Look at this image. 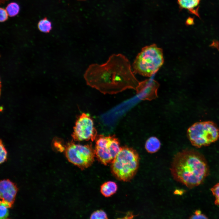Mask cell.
I'll use <instances>...</instances> for the list:
<instances>
[{
    "instance_id": "1",
    "label": "cell",
    "mask_w": 219,
    "mask_h": 219,
    "mask_svg": "<svg viewBox=\"0 0 219 219\" xmlns=\"http://www.w3.org/2000/svg\"><path fill=\"white\" fill-rule=\"evenodd\" d=\"M131 68L124 55L113 54L104 64L90 65L84 78L88 85L104 94H116L129 89L136 90L139 82Z\"/></svg>"
},
{
    "instance_id": "2",
    "label": "cell",
    "mask_w": 219,
    "mask_h": 219,
    "mask_svg": "<svg viewBox=\"0 0 219 219\" xmlns=\"http://www.w3.org/2000/svg\"><path fill=\"white\" fill-rule=\"evenodd\" d=\"M173 178L192 188L201 184L209 169L204 157L194 150L186 149L175 156L170 168Z\"/></svg>"
},
{
    "instance_id": "3",
    "label": "cell",
    "mask_w": 219,
    "mask_h": 219,
    "mask_svg": "<svg viewBox=\"0 0 219 219\" xmlns=\"http://www.w3.org/2000/svg\"><path fill=\"white\" fill-rule=\"evenodd\" d=\"M164 62L162 49L153 44L143 47L133 64L134 72L150 77L156 73Z\"/></svg>"
},
{
    "instance_id": "4",
    "label": "cell",
    "mask_w": 219,
    "mask_h": 219,
    "mask_svg": "<svg viewBox=\"0 0 219 219\" xmlns=\"http://www.w3.org/2000/svg\"><path fill=\"white\" fill-rule=\"evenodd\" d=\"M139 159L138 154L133 148L127 146L121 147L111 163L112 174L119 180L130 181L137 172Z\"/></svg>"
},
{
    "instance_id": "5",
    "label": "cell",
    "mask_w": 219,
    "mask_h": 219,
    "mask_svg": "<svg viewBox=\"0 0 219 219\" xmlns=\"http://www.w3.org/2000/svg\"><path fill=\"white\" fill-rule=\"evenodd\" d=\"M188 137L192 145L199 148L209 145L219 138V129L214 122H197L188 129Z\"/></svg>"
},
{
    "instance_id": "6",
    "label": "cell",
    "mask_w": 219,
    "mask_h": 219,
    "mask_svg": "<svg viewBox=\"0 0 219 219\" xmlns=\"http://www.w3.org/2000/svg\"><path fill=\"white\" fill-rule=\"evenodd\" d=\"M64 150L68 160L82 169L90 167L94 161L95 150L91 144H77L72 141L65 146Z\"/></svg>"
},
{
    "instance_id": "7",
    "label": "cell",
    "mask_w": 219,
    "mask_h": 219,
    "mask_svg": "<svg viewBox=\"0 0 219 219\" xmlns=\"http://www.w3.org/2000/svg\"><path fill=\"white\" fill-rule=\"evenodd\" d=\"M95 140V156L104 165L111 163L121 148L118 139L114 135H99Z\"/></svg>"
},
{
    "instance_id": "8",
    "label": "cell",
    "mask_w": 219,
    "mask_h": 219,
    "mask_svg": "<svg viewBox=\"0 0 219 219\" xmlns=\"http://www.w3.org/2000/svg\"><path fill=\"white\" fill-rule=\"evenodd\" d=\"M97 134L92 119L89 114L83 113L76 120L71 136L75 141H93L96 140Z\"/></svg>"
},
{
    "instance_id": "9",
    "label": "cell",
    "mask_w": 219,
    "mask_h": 219,
    "mask_svg": "<svg viewBox=\"0 0 219 219\" xmlns=\"http://www.w3.org/2000/svg\"><path fill=\"white\" fill-rule=\"evenodd\" d=\"M17 191L16 185L9 180L4 179L0 181V199L11 207L14 203Z\"/></svg>"
},
{
    "instance_id": "10",
    "label": "cell",
    "mask_w": 219,
    "mask_h": 219,
    "mask_svg": "<svg viewBox=\"0 0 219 219\" xmlns=\"http://www.w3.org/2000/svg\"><path fill=\"white\" fill-rule=\"evenodd\" d=\"M158 83L155 80L149 79L139 83L136 90L137 93L141 94L145 98L155 97L159 86Z\"/></svg>"
},
{
    "instance_id": "11",
    "label": "cell",
    "mask_w": 219,
    "mask_h": 219,
    "mask_svg": "<svg viewBox=\"0 0 219 219\" xmlns=\"http://www.w3.org/2000/svg\"><path fill=\"white\" fill-rule=\"evenodd\" d=\"M117 186L115 182L108 181L103 183L101 186L100 192L106 197H110L116 193Z\"/></svg>"
},
{
    "instance_id": "12",
    "label": "cell",
    "mask_w": 219,
    "mask_h": 219,
    "mask_svg": "<svg viewBox=\"0 0 219 219\" xmlns=\"http://www.w3.org/2000/svg\"><path fill=\"white\" fill-rule=\"evenodd\" d=\"M161 146L159 140L157 137H151L146 141L145 145L146 151L150 153H154L158 151Z\"/></svg>"
},
{
    "instance_id": "13",
    "label": "cell",
    "mask_w": 219,
    "mask_h": 219,
    "mask_svg": "<svg viewBox=\"0 0 219 219\" xmlns=\"http://www.w3.org/2000/svg\"><path fill=\"white\" fill-rule=\"evenodd\" d=\"M180 7L187 9L196 15L197 14L196 8L199 5L200 0H178Z\"/></svg>"
},
{
    "instance_id": "14",
    "label": "cell",
    "mask_w": 219,
    "mask_h": 219,
    "mask_svg": "<svg viewBox=\"0 0 219 219\" xmlns=\"http://www.w3.org/2000/svg\"><path fill=\"white\" fill-rule=\"evenodd\" d=\"M38 27L42 32L49 33L52 29L51 23L47 18H45L39 21L38 24Z\"/></svg>"
},
{
    "instance_id": "15",
    "label": "cell",
    "mask_w": 219,
    "mask_h": 219,
    "mask_svg": "<svg viewBox=\"0 0 219 219\" xmlns=\"http://www.w3.org/2000/svg\"><path fill=\"white\" fill-rule=\"evenodd\" d=\"M20 8L19 5L16 2H12L9 3L7 6L6 10L9 16L13 17L19 13Z\"/></svg>"
},
{
    "instance_id": "16",
    "label": "cell",
    "mask_w": 219,
    "mask_h": 219,
    "mask_svg": "<svg viewBox=\"0 0 219 219\" xmlns=\"http://www.w3.org/2000/svg\"><path fill=\"white\" fill-rule=\"evenodd\" d=\"M0 219H6L9 214L8 208L12 207L8 203L2 200L0 201Z\"/></svg>"
},
{
    "instance_id": "17",
    "label": "cell",
    "mask_w": 219,
    "mask_h": 219,
    "mask_svg": "<svg viewBox=\"0 0 219 219\" xmlns=\"http://www.w3.org/2000/svg\"><path fill=\"white\" fill-rule=\"evenodd\" d=\"M90 219H107V215L106 212L102 210H97L91 214Z\"/></svg>"
},
{
    "instance_id": "18",
    "label": "cell",
    "mask_w": 219,
    "mask_h": 219,
    "mask_svg": "<svg viewBox=\"0 0 219 219\" xmlns=\"http://www.w3.org/2000/svg\"><path fill=\"white\" fill-rule=\"evenodd\" d=\"M211 190L213 195L215 197L214 203L217 205H219V182L214 185L211 189Z\"/></svg>"
},
{
    "instance_id": "19",
    "label": "cell",
    "mask_w": 219,
    "mask_h": 219,
    "mask_svg": "<svg viewBox=\"0 0 219 219\" xmlns=\"http://www.w3.org/2000/svg\"><path fill=\"white\" fill-rule=\"evenodd\" d=\"M0 163L4 162L7 159V152L1 140H0Z\"/></svg>"
},
{
    "instance_id": "20",
    "label": "cell",
    "mask_w": 219,
    "mask_h": 219,
    "mask_svg": "<svg viewBox=\"0 0 219 219\" xmlns=\"http://www.w3.org/2000/svg\"><path fill=\"white\" fill-rule=\"evenodd\" d=\"M190 219H207L208 218L205 215L202 213L200 210H196L193 215L189 217Z\"/></svg>"
},
{
    "instance_id": "21",
    "label": "cell",
    "mask_w": 219,
    "mask_h": 219,
    "mask_svg": "<svg viewBox=\"0 0 219 219\" xmlns=\"http://www.w3.org/2000/svg\"><path fill=\"white\" fill-rule=\"evenodd\" d=\"M0 22H4L8 18L9 16L7 12L6 9L1 8L0 9Z\"/></svg>"
},
{
    "instance_id": "22",
    "label": "cell",
    "mask_w": 219,
    "mask_h": 219,
    "mask_svg": "<svg viewBox=\"0 0 219 219\" xmlns=\"http://www.w3.org/2000/svg\"><path fill=\"white\" fill-rule=\"evenodd\" d=\"M53 145L56 149L61 152L64 150L65 148L61 145V141L55 139L53 141Z\"/></svg>"
},
{
    "instance_id": "23",
    "label": "cell",
    "mask_w": 219,
    "mask_h": 219,
    "mask_svg": "<svg viewBox=\"0 0 219 219\" xmlns=\"http://www.w3.org/2000/svg\"><path fill=\"white\" fill-rule=\"evenodd\" d=\"M6 0H0L1 3H3Z\"/></svg>"
},
{
    "instance_id": "24",
    "label": "cell",
    "mask_w": 219,
    "mask_h": 219,
    "mask_svg": "<svg viewBox=\"0 0 219 219\" xmlns=\"http://www.w3.org/2000/svg\"></svg>"
}]
</instances>
